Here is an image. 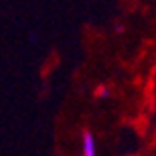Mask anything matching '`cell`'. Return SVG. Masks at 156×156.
I'll return each instance as SVG.
<instances>
[{
    "mask_svg": "<svg viewBox=\"0 0 156 156\" xmlns=\"http://www.w3.org/2000/svg\"><path fill=\"white\" fill-rule=\"evenodd\" d=\"M98 95H99V98H105V95H108V89H105V87H99V89H98Z\"/></svg>",
    "mask_w": 156,
    "mask_h": 156,
    "instance_id": "cell-2",
    "label": "cell"
},
{
    "mask_svg": "<svg viewBox=\"0 0 156 156\" xmlns=\"http://www.w3.org/2000/svg\"><path fill=\"white\" fill-rule=\"evenodd\" d=\"M83 156H95V140L89 132H83V142H81Z\"/></svg>",
    "mask_w": 156,
    "mask_h": 156,
    "instance_id": "cell-1",
    "label": "cell"
}]
</instances>
